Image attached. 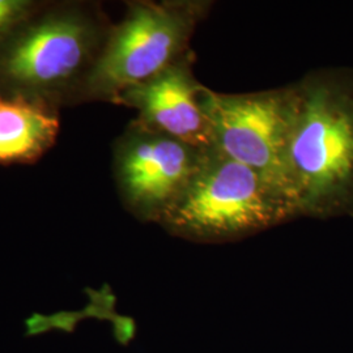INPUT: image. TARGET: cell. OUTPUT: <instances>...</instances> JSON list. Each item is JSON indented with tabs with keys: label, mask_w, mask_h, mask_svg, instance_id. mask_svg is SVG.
Wrapping results in <instances>:
<instances>
[{
	"label": "cell",
	"mask_w": 353,
	"mask_h": 353,
	"mask_svg": "<svg viewBox=\"0 0 353 353\" xmlns=\"http://www.w3.org/2000/svg\"><path fill=\"white\" fill-rule=\"evenodd\" d=\"M290 174L299 217H353V68L292 84Z\"/></svg>",
	"instance_id": "6da1fadb"
},
{
	"label": "cell",
	"mask_w": 353,
	"mask_h": 353,
	"mask_svg": "<svg viewBox=\"0 0 353 353\" xmlns=\"http://www.w3.org/2000/svg\"><path fill=\"white\" fill-rule=\"evenodd\" d=\"M296 217L288 202L252 169L214 147L204 150L189 188L161 225L181 239L228 242Z\"/></svg>",
	"instance_id": "7a4b0ae2"
},
{
	"label": "cell",
	"mask_w": 353,
	"mask_h": 353,
	"mask_svg": "<svg viewBox=\"0 0 353 353\" xmlns=\"http://www.w3.org/2000/svg\"><path fill=\"white\" fill-rule=\"evenodd\" d=\"M211 8L205 0L134 4L96 61L92 92L115 100L176 63L191 51V38Z\"/></svg>",
	"instance_id": "3957f363"
},
{
	"label": "cell",
	"mask_w": 353,
	"mask_h": 353,
	"mask_svg": "<svg viewBox=\"0 0 353 353\" xmlns=\"http://www.w3.org/2000/svg\"><path fill=\"white\" fill-rule=\"evenodd\" d=\"M202 103L214 148L252 169L299 217L290 163L292 84L243 94L204 87Z\"/></svg>",
	"instance_id": "277c9868"
},
{
	"label": "cell",
	"mask_w": 353,
	"mask_h": 353,
	"mask_svg": "<svg viewBox=\"0 0 353 353\" xmlns=\"http://www.w3.org/2000/svg\"><path fill=\"white\" fill-rule=\"evenodd\" d=\"M203 152L137 123L115 154L117 179L127 205L141 219L161 224L186 192Z\"/></svg>",
	"instance_id": "5b68a950"
},
{
	"label": "cell",
	"mask_w": 353,
	"mask_h": 353,
	"mask_svg": "<svg viewBox=\"0 0 353 353\" xmlns=\"http://www.w3.org/2000/svg\"><path fill=\"white\" fill-rule=\"evenodd\" d=\"M194 58L191 50L159 75L123 90L115 100L139 110L140 126L210 150L214 137L203 110L204 85L194 75Z\"/></svg>",
	"instance_id": "8992f818"
},
{
	"label": "cell",
	"mask_w": 353,
	"mask_h": 353,
	"mask_svg": "<svg viewBox=\"0 0 353 353\" xmlns=\"http://www.w3.org/2000/svg\"><path fill=\"white\" fill-rule=\"evenodd\" d=\"M92 29L77 19H54L30 29L4 59V71L26 85H49L76 72L88 57Z\"/></svg>",
	"instance_id": "52a82bcc"
},
{
	"label": "cell",
	"mask_w": 353,
	"mask_h": 353,
	"mask_svg": "<svg viewBox=\"0 0 353 353\" xmlns=\"http://www.w3.org/2000/svg\"><path fill=\"white\" fill-rule=\"evenodd\" d=\"M55 118L23 100H0V161L26 160L50 145Z\"/></svg>",
	"instance_id": "ba28073f"
},
{
	"label": "cell",
	"mask_w": 353,
	"mask_h": 353,
	"mask_svg": "<svg viewBox=\"0 0 353 353\" xmlns=\"http://www.w3.org/2000/svg\"><path fill=\"white\" fill-rule=\"evenodd\" d=\"M50 322L52 331L63 332L67 335H71L76 331L77 326L80 325L81 321L85 319L81 310L76 312H68V310H61L54 314H51Z\"/></svg>",
	"instance_id": "9c48e42d"
},
{
	"label": "cell",
	"mask_w": 353,
	"mask_h": 353,
	"mask_svg": "<svg viewBox=\"0 0 353 353\" xmlns=\"http://www.w3.org/2000/svg\"><path fill=\"white\" fill-rule=\"evenodd\" d=\"M113 335L121 345H128L137 335V323L132 318L115 314L113 319Z\"/></svg>",
	"instance_id": "30bf717a"
},
{
	"label": "cell",
	"mask_w": 353,
	"mask_h": 353,
	"mask_svg": "<svg viewBox=\"0 0 353 353\" xmlns=\"http://www.w3.org/2000/svg\"><path fill=\"white\" fill-rule=\"evenodd\" d=\"M24 326H26V332H24L26 338H36V336L52 332L50 316L41 314V313H33L32 316L26 318Z\"/></svg>",
	"instance_id": "8fae6325"
},
{
	"label": "cell",
	"mask_w": 353,
	"mask_h": 353,
	"mask_svg": "<svg viewBox=\"0 0 353 353\" xmlns=\"http://www.w3.org/2000/svg\"><path fill=\"white\" fill-rule=\"evenodd\" d=\"M21 3L19 1H10V0H0V29H3L13 17L21 10Z\"/></svg>",
	"instance_id": "7c38bea8"
}]
</instances>
